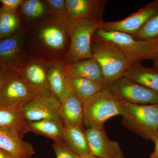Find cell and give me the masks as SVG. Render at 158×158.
Segmentation results:
<instances>
[{
  "label": "cell",
  "instance_id": "obj_9",
  "mask_svg": "<svg viewBox=\"0 0 158 158\" xmlns=\"http://www.w3.org/2000/svg\"><path fill=\"white\" fill-rule=\"evenodd\" d=\"M9 71L8 77L0 90V106L21 110L37 97L18 71Z\"/></svg>",
  "mask_w": 158,
  "mask_h": 158
},
{
  "label": "cell",
  "instance_id": "obj_8",
  "mask_svg": "<svg viewBox=\"0 0 158 158\" xmlns=\"http://www.w3.org/2000/svg\"><path fill=\"white\" fill-rule=\"evenodd\" d=\"M103 89L108 90L121 101L139 105L158 104V92L124 77L104 85Z\"/></svg>",
  "mask_w": 158,
  "mask_h": 158
},
{
  "label": "cell",
  "instance_id": "obj_22",
  "mask_svg": "<svg viewBox=\"0 0 158 158\" xmlns=\"http://www.w3.org/2000/svg\"><path fill=\"white\" fill-rule=\"evenodd\" d=\"M82 127L64 128L63 141L69 149L79 157L90 154L88 139Z\"/></svg>",
  "mask_w": 158,
  "mask_h": 158
},
{
  "label": "cell",
  "instance_id": "obj_27",
  "mask_svg": "<svg viewBox=\"0 0 158 158\" xmlns=\"http://www.w3.org/2000/svg\"><path fill=\"white\" fill-rule=\"evenodd\" d=\"M49 8L51 14L59 19H64L69 17L65 0H45Z\"/></svg>",
  "mask_w": 158,
  "mask_h": 158
},
{
  "label": "cell",
  "instance_id": "obj_7",
  "mask_svg": "<svg viewBox=\"0 0 158 158\" xmlns=\"http://www.w3.org/2000/svg\"><path fill=\"white\" fill-rule=\"evenodd\" d=\"M28 29L0 39V66L19 71L32 58L28 46Z\"/></svg>",
  "mask_w": 158,
  "mask_h": 158
},
{
  "label": "cell",
  "instance_id": "obj_13",
  "mask_svg": "<svg viewBox=\"0 0 158 158\" xmlns=\"http://www.w3.org/2000/svg\"><path fill=\"white\" fill-rule=\"evenodd\" d=\"M90 154L106 158H124L118 142L108 138L104 129L88 128L85 131Z\"/></svg>",
  "mask_w": 158,
  "mask_h": 158
},
{
  "label": "cell",
  "instance_id": "obj_16",
  "mask_svg": "<svg viewBox=\"0 0 158 158\" xmlns=\"http://www.w3.org/2000/svg\"><path fill=\"white\" fill-rule=\"evenodd\" d=\"M59 113L64 128H82L84 115L83 102L72 91L64 100L60 102Z\"/></svg>",
  "mask_w": 158,
  "mask_h": 158
},
{
  "label": "cell",
  "instance_id": "obj_25",
  "mask_svg": "<svg viewBox=\"0 0 158 158\" xmlns=\"http://www.w3.org/2000/svg\"><path fill=\"white\" fill-rule=\"evenodd\" d=\"M72 90L83 102L101 91V84L84 77L69 74Z\"/></svg>",
  "mask_w": 158,
  "mask_h": 158
},
{
  "label": "cell",
  "instance_id": "obj_15",
  "mask_svg": "<svg viewBox=\"0 0 158 158\" xmlns=\"http://www.w3.org/2000/svg\"><path fill=\"white\" fill-rule=\"evenodd\" d=\"M48 80L51 93L60 102L64 100L72 91L69 75L65 69V64L62 60L50 63Z\"/></svg>",
  "mask_w": 158,
  "mask_h": 158
},
{
  "label": "cell",
  "instance_id": "obj_1",
  "mask_svg": "<svg viewBox=\"0 0 158 158\" xmlns=\"http://www.w3.org/2000/svg\"><path fill=\"white\" fill-rule=\"evenodd\" d=\"M69 42L68 28L65 23L52 15L28 29V46L31 57L48 63L63 61Z\"/></svg>",
  "mask_w": 158,
  "mask_h": 158
},
{
  "label": "cell",
  "instance_id": "obj_12",
  "mask_svg": "<svg viewBox=\"0 0 158 158\" xmlns=\"http://www.w3.org/2000/svg\"><path fill=\"white\" fill-rule=\"evenodd\" d=\"M158 10V0H157L148 3L121 20L104 22L100 28L105 31H117L133 35L138 32Z\"/></svg>",
  "mask_w": 158,
  "mask_h": 158
},
{
  "label": "cell",
  "instance_id": "obj_36",
  "mask_svg": "<svg viewBox=\"0 0 158 158\" xmlns=\"http://www.w3.org/2000/svg\"><path fill=\"white\" fill-rule=\"evenodd\" d=\"M1 21H0V39H1Z\"/></svg>",
  "mask_w": 158,
  "mask_h": 158
},
{
  "label": "cell",
  "instance_id": "obj_31",
  "mask_svg": "<svg viewBox=\"0 0 158 158\" xmlns=\"http://www.w3.org/2000/svg\"><path fill=\"white\" fill-rule=\"evenodd\" d=\"M0 158H32V157H25L15 155L7 151L0 148Z\"/></svg>",
  "mask_w": 158,
  "mask_h": 158
},
{
  "label": "cell",
  "instance_id": "obj_33",
  "mask_svg": "<svg viewBox=\"0 0 158 158\" xmlns=\"http://www.w3.org/2000/svg\"><path fill=\"white\" fill-rule=\"evenodd\" d=\"M153 141L155 143V149L151 155L150 158H158V131Z\"/></svg>",
  "mask_w": 158,
  "mask_h": 158
},
{
  "label": "cell",
  "instance_id": "obj_4",
  "mask_svg": "<svg viewBox=\"0 0 158 158\" xmlns=\"http://www.w3.org/2000/svg\"><path fill=\"white\" fill-rule=\"evenodd\" d=\"M122 123L142 138L154 141L158 131V104L139 105L122 102Z\"/></svg>",
  "mask_w": 158,
  "mask_h": 158
},
{
  "label": "cell",
  "instance_id": "obj_10",
  "mask_svg": "<svg viewBox=\"0 0 158 158\" xmlns=\"http://www.w3.org/2000/svg\"><path fill=\"white\" fill-rule=\"evenodd\" d=\"M49 64L32 57L18 71L37 97L52 95L48 80Z\"/></svg>",
  "mask_w": 158,
  "mask_h": 158
},
{
  "label": "cell",
  "instance_id": "obj_29",
  "mask_svg": "<svg viewBox=\"0 0 158 158\" xmlns=\"http://www.w3.org/2000/svg\"><path fill=\"white\" fill-rule=\"evenodd\" d=\"M24 0H0L2 6L9 11H15L18 10Z\"/></svg>",
  "mask_w": 158,
  "mask_h": 158
},
{
  "label": "cell",
  "instance_id": "obj_24",
  "mask_svg": "<svg viewBox=\"0 0 158 158\" xmlns=\"http://www.w3.org/2000/svg\"><path fill=\"white\" fill-rule=\"evenodd\" d=\"M28 122L30 132L51 138L54 141H63L64 127L58 122L44 119Z\"/></svg>",
  "mask_w": 158,
  "mask_h": 158
},
{
  "label": "cell",
  "instance_id": "obj_6",
  "mask_svg": "<svg viewBox=\"0 0 158 158\" xmlns=\"http://www.w3.org/2000/svg\"><path fill=\"white\" fill-rule=\"evenodd\" d=\"M93 36L115 44L124 54L129 65L141 62L145 59H151L156 40H138L131 34L117 31H105L100 28L95 31Z\"/></svg>",
  "mask_w": 158,
  "mask_h": 158
},
{
  "label": "cell",
  "instance_id": "obj_34",
  "mask_svg": "<svg viewBox=\"0 0 158 158\" xmlns=\"http://www.w3.org/2000/svg\"><path fill=\"white\" fill-rule=\"evenodd\" d=\"M79 158H106L101 157L97 156L92 155L89 154L88 155L85 156L83 157H79Z\"/></svg>",
  "mask_w": 158,
  "mask_h": 158
},
{
  "label": "cell",
  "instance_id": "obj_11",
  "mask_svg": "<svg viewBox=\"0 0 158 158\" xmlns=\"http://www.w3.org/2000/svg\"><path fill=\"white\" fill-rule=\"evenodd\" d=\"M60 106L59 100L52 94L33 99L20 110L28 122L50 119L63 125L59 113Z\"/></svg>",
  "mask_w": 158,
  "mask_h": 158
},
{
  "label": "cell",
  "instance_id": "obj_3",
  "mask_svg": "<svg viewBox=\"0 0 158 158\" xmlns=\"http://www.w3.org/2000/svg\"><path fill=\"white\" fill-rule=\"evenodd\" d=\"M92 58L98 62L102 72L103 87L122 77L129 65L127 59L117 46L111 41L93 36L91 40Z\"/></svg>",
  "mask_w": 158,
  "mask_h": 158
},
{
  "label": "cell",
  "instance_id": "obj_21",
  "mask_svg": "<svg viewBox=\"0 0 158 158\" xmlns=\"http://www.w3.org/2000/svg\"><path fill=\"white\" fill-rule=\"evenodd\" d=\"M0 128L11 130L22 138L30 132L29 122L23 116L20 110L1 106Z\"/></svg>",
  "mask_w": 158,
  "mask_h": 158
},
{
  "label": "cell",
  "instance_id": "obj_5",
  "mask_svg": "<svg viewBox=\"0 0 158 158\" xmlns=\"http://www.w3.org/2000/svg\"><path fill=\"white\" fill-rule=\"evenodd\" d=\"M122 102L108 90L102 89L83 102V122L88 128L104 129L108 119L121 116Z\"/></svg>",
  "mask_w": 158,
  "mask_h": 158
},
{
  "label": "cell",
  "instance_id": "obj_32",
  "mask_svg": "<svg viewBox=\"0 0 158 158\" xmlns=\"http://www.w3.org/2000/svg\"><path fill=\"white\" fill-rule=\"evenodd\" d=\"M151 59L158 60V39L156 40L155 43L153 48Z\"/></svg>",
  "mask_w": 158,
  "mask_h": 158
},
{
  "label": "cell",
  "instance_id": "obj_28",
  "mask_svg": "<svg viewBox=\"0 0 158 158\" xmlns=\"http://www.w3.org/2000/svg\"><path fill=\"white\" fill-rule=\"evenodd\" d=\"M52 147L56 158H79L63 141H54Z\"/></svg>",
  "mask_w": 158,
  "mask_h": 158
},
{
  "label": "cell",
  "instance_id": "obj_2",
  "mask_svg": "<svg viewBox=\"0 0 158 158\" xmlns=\"http://www.w3.org/2000/svg\"><path fill=\"white\" fill-rule=\"evenodd\" d=\"M69 34V48L63 62L71 64L82 59L92 58L91 40L94 34L103 23L88 19L69 16L64 20Z\"/></svg>",
  "mask_w": 158,
  "mask_h": 158
},
{
  "label": "cell",
  "instance_id": "obj_18",
  "mask_svg": "<svg viewBox=\"0 0 158 158\" xmlns=\"http://www.w3.org/2000/svg\"><path fill=\"white\" fill-rule=\"evenodd\" d=\"M122 76L158 92V69H156L147 68L141 62H138L129 65Z\"/></svg>",
  "mask_w": 158,
  "mask_h": 158
},
{
  "label": "cell",
  "instance_id": "obj_14",
  "mask_svg": "<svg viewBox=\"0 0 158 158\" xmlns=\"http://www.w3.org/2000/svg\"><path fill=\"white\" fill-rule=\"evenodd\" d=\"M69 15L75 19H88L103 22V15L108 0H65Z\"/></svg>",
  "mask_w": 158,
  "mask_h": 158
},
{
  "label": "cell",
  "instance_id": "obj_26",
  "mask_svg": "<svg viewBox=\"0 0 158 158\" xmlns=\"http://www.w3.org/2000/svg\"><path fill=\"white\" fill-rule=\"evenodd\" d=\"M132 36L135 39L143 41L158 39V10L143 27Z\"/></svg>",
  "mask_w": 158,
  "mask_h": 158
},
{
  "label": "cell",
  "instance_id": "obj_23",
  "mask_svg": "<svg viewBox=\"0 0 158 158\" xmlns=\"http://www.w3.org/2000/svg\"><path fill=\"white\" fill-rule=\"evenodd\" d=\"M0 21L1 39L10 37L19 31L28 29L25 25L18 10L9 11L1 6Z\"/></svg>",
  "mask_w": 158,
  "mask_h": 158
},
{
  "label": "cell",
  "instance_id": "obj_35",
  "mask_svg": "<svg viewBox=\"0 0 158 158\" xmlns=\"http://www.w3.org/2000/svg\"><path fill=\"white\" fill-rule=\"evenodd\" d=\"M153 68L158 69V60H153Z\"/></svg>",
  "mask_w": 158,
  "mask_h": 158
},
{
  "label": "cell",
  "instance_id": "obj_17",
  "mask_svg": "<svg viewBox=\"0 0 158 158\" xmlns=\"http://www.w3.org/2000/svg\"><path fill=\"white\" fill-rule=\"evenodd\" d=\"M0 148L25 157H32L35 154L31 143L23 140L15 132L2 128H0Z\"/></svg>",
  "mask_w": 158,
  "mask_h": 158
},
{
  "label": "cell",
  "instance_id": "obj_19",
  "mask_svg": "<svg viewBox=\"0 0 158 158\" xmlns=\"http://www.w3.org/2000/svg\"><path fill=\"white\" fill-rule=\"evenodd\" d=\"M64 64L68 74L84 77L103 86L102 69L98 62L93 58L82 59L71 64Z\"/></svg>",
  "mask_w": 158,
  "mask_h": 158
},
{
  "label": "cell",
  "instance_id": "obj_20",
  "mask_svg": "<svg viewBox=\"0 0 158 158\" xmlns=\"http://www.w3.org/2000/svg\"><path fill=\"white\" fill-rule=\"evenodd\" d=\"M26 27L51 15L45 0H24L18 9Z\"/></svg>",
  "mask_w": 158,
  "mask_h": 158
},
{
  "label": "cell",
  "instance_id": "obj_30",
  "mask_svg": "<svg viewBox=\"0 0 158 158\" xmlns=\"http://www.w3.org/2000/svg\"><path fill=\"white\" fill-rule=\"evenodd\" d=\"M9 72V70L2 66H0V90L8 77Z\"/></svg>",
  "mask_w": 158,
  "mask_h": 158
}]
</instances>
